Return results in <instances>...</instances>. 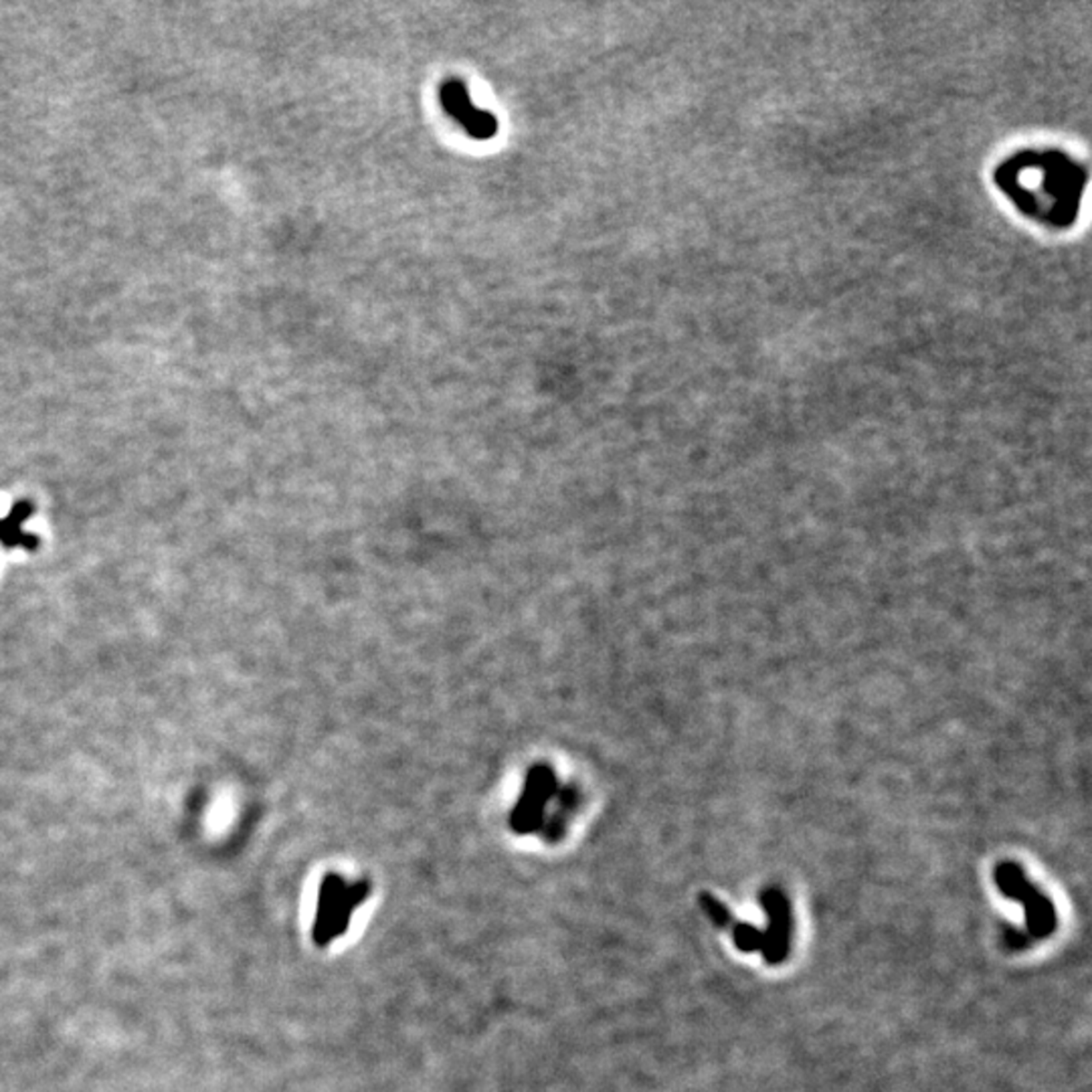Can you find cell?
Listing matches in <instances>:
<instances>
[{
    "instance_id": "cell-1",
    "label": "cell",
    "mask_w": 1092,
    "mask_h": 1092,
    "mask_svg": "<svg viewBox=\"0 0 1092 1092\" xmlns=\"http://www.w3.org/2000/svg\"><path fill=\"white\" fill-rule=\"evenodd\" d=\"M579 795L575 789L562 785L549 765H534L524 777L520 797L510 813V826L516 834L544 831L551 838H559L567 816L551 808L573 813Z\"/></svg>"
},
{
    "instance_id": "cell-2",
    "label": "cell",
    "mask_w": 1092,
    "mask_h": 1092,
    "mask_svg": "<svg viewBox=\"0 0 1092 1092\" xmlns=\"http://www.w3.org/2000/svg\"><path fill=\"white\" fill-rule=\"evenodd\" d=\"M369 896V884H346L338 874H328L320 886L318 915L314 923V943L324 947L346 931L352 910Z\"/></svg>"
},
{
    "instance_id": "cell-3",
    "label": "cell",
    "mask_w": 1092,
    "mask_h": 1092,
    "mask_svg": "<svg viewBox=\"0 0 1092 1092\" xmlns=\"http://www.w3.org/2000/svg\"><path fill=\"white\" fill-rule=\"evenodd\" d=\"M439 98H441V106H444V110L465 128L467 134L478 138V140H488V138L496 136V132H498L496 116H492L490 111L474 106L464 81L447 80L444 85H441Z\"/></svg>"
},
{
    "instance_id": "cell-4",
    "label": "cell",
    "mask_w": 1092,
    "mask_h": 1092,
    "mask_svg": "<svg viewBox=\"0 0 1092 1092\" xmlns=\"http://www.w3.org/2000/svg\"><path fill=\"white\" fill-rule=\"evenodd\" d=\"M29 512H31L29 504L14 506L11 518L0 520V539H3L6 544H24V546L37 544V541L31 539V536H27L21 531V522L23 520H27Z\"/></svg>"
}]
</instances>
